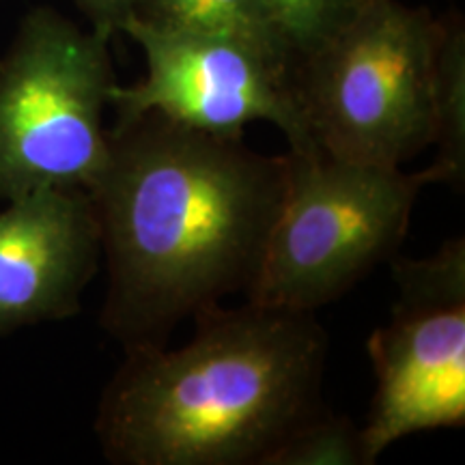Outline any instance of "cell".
<instances>
[{"mask_svg": "<svg viewBox=\"0 0 465 465\" xmlns=\"http://www.w3.org/2000/svg\"><path fill=\"white\" fill-rule=\"evenodd\" d=\"M289 183V153L263 155L158 113L114 121L89 190L108 289L100 323L127 349L166 347L174 325L257 278Z\"/></svg>", "mask_w": 465, "mask_h": 465, "instance_id": "6da1fadb", "label": "cell"}, {"mask_svg": "<svg viewBox=\"0 0 465 465\" xmlns=\"http://www.w3.org/2000/svg\"><path fill=\"white\" fill-rule=\"evenodd\" d=\"M179 349H127L95 435L114 465H265L319 410L328 336L315 312L243 302L196 312Z\"/></svg>", "mask_w": 465, "mask_h": 465, "instance_id": "7a4b0ae2", "label": "cell"}, {"mask_svg": "<svg viewBox=\"0 0 465 465\" xmlns=\"http://www.w3.org/2000/svg\"><path fill=\"white\" fill-rule=\"evenodd\" d=\"M441 20L399 0H366L300 58L291 91L312 143L332 158L401 166L433 141Z\"/></svg>", "mask_w": 465, "mask_h": 465, "instance_id": "3957f363", "label": "cell"}, {"mask_svg": "<svg viewBox=\"0 0 465 465\" xmlns=\"http://www.w3.org/2000/svg\"><path fill=\"white\" fill-rule=\"evenodd\" d=\"M287 153V192L246 300L315 312L394 257L418 194L444 177L435 166L405 173L322 149Z\"/></svg>", "mask_w": 465, "mask_h": 465, "instance_id": "277c9868", "label": "cell"}, {"mask_svg": "<svg viewBox=\"0 0 465 465\" xmlns=\"http://www.w3.org/2000/svg\"><path fill=\"white\" fill-rule=\"evenodd\" d=\"M114 84L106 39L33 9L0 61V199L89 192L108 160L104 113Z\"/></svg>", "mask_w": 465, "mask_h": 465, "instance_id": "5b68a950", "label": "cell"}, {"mask_svg": "<svg viewBox=\"0 0 465 465\" xmlns=\"http://www.w3.org/2000/svg\"><path fill=\"white\" fill-rule=\"evenodd\" d=\"M391 322L369 336L377 388L362 429L364 465L411 433L465 420V240L424 259H392Z\"/></svg>", "mask_w": 465, "mask_h": 465, "instance_id": "8992f818", "label": "cell"}, {"mask_svg": "<svg viewBox=\"0 0 465 465\" xmlns=\"http://www.w3.org/2000/svg\"><path fill=\"white\" fill-rule=\"evenodd\" d=\"M121 33L143 48L147 75L132 86H113L110 108L116 121L158 113L218 136H243L252 121H270L293 153L317 149L291 78L254 50L212 35L151 26L134 15Z\"/></svg>", "mask_w": 465, "mask_h": 465, "instance_id": "52a82bcc", "label": "cell"}, {"mask_svg": "<svg viewBox=\"0 0 465 465\" xmlns=\"http://www.w3.org/2000/svg\"><path fill=\"white\" fill-rule=\"evenodd\" d=\"M102 259V232L86 190L45 188L0 212V336L80 312Z\"/></svg>", "mask_w": 465, "mask_h": 465, "instance_id": "ba28073f", "label": "cell"}, {"mask_svg": "<svg viewBox=\"0 0 465 465\" xmlns=\"http://www.w3.org/2000/svg\"><path fill=\"white\" fill-rule=\"evenodd\" d=\"M132 15L151 26L231 39L289 78L293 72V56L259 0H138Z\"/></svg>", "mask_w": 465, "mask_h": 465, "instance_id": "9c48e42d", "label": "cell"}, {"mask_svg": "<svg viewBox=\"0 0 465 465\" xmlns=\"http://www.w3.org/2000/svg\"><path fill=\"white\" fill-rule=\"evenodd\" d=\"M433 164L444 183L461 188L465 179V35L457 14L441 17L433 78Z\"/></svg>", "mask_w": 465, "mask_h": 465, "instance_id": "30bf717a", "label": "cell"}, {"mask_svg": "<svg viewBox=\"0 0 465 465\" xmlns=\"http://www.w3.org/2000/svg\"><path fill=\"white\" fill-rule=\"evenodd\" d=\"M265 465H364L362 429L317 410L276 446Z\"/></svg>", "mask_w": 465, "mask_h": 465, "instance_id": "8fae6325", "label": "cell"}, {"mask_svg": "<svg viewBox=\"0 0 465 465\" xmlns=\"http://www.w3.org/2000/svg\"><path fill=\"white\" fill-rule=\"evenodd\" d=\"M293 56V65L323 45L366 0H259Z\"/></svg>", "mask_w": 465, "mask_h": 465, "instance_id": "7c38bea8", "label": "cell"}, {"mask_svg": "<svg viewBox=\"0 0 465 465\" xmlns=\"http://www.w3.org/2000/svg\"><path fill=\"white\" fill-rule=\"evenodd\" d=\"M74 3L91 22V31L110 42L116 33L124 31V25L136 9L138 0H74Z\"/></svg>", "mask_w": 465, "mask_h": 465, "instance_id": "4fadbf2b", "label": "cell"}]
</instances>
